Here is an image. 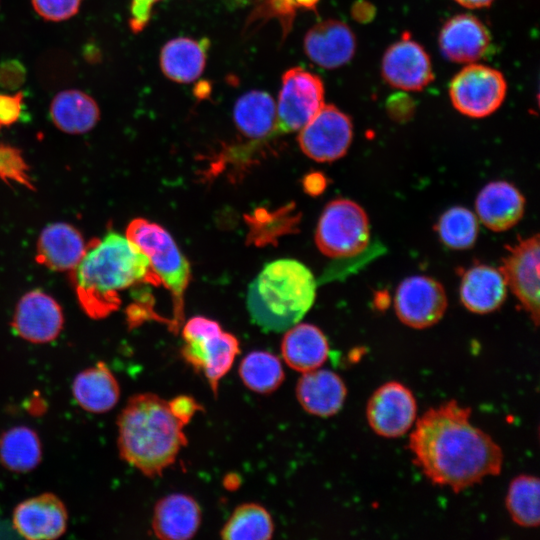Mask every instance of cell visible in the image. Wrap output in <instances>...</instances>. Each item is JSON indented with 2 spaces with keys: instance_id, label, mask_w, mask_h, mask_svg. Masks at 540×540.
Segmentation results:
<instances>
[{
  "instance_id": "obj_1",
  "label": "cell",
  "mask_w": 540,
  "mask_h": 540,
  "mask_svg": "<svg viewBox=\"0 0 540 540\" xmlns=\"http://www.w3.org/2000/svg\"><path fill=\"white\" fill-rule=\"evenodd\" d=\"M471 412L449 400L427 410L409 437L413 461L423 474L455 493L499 475L503 466L501 447L471 423Z\"/></svg>"
},
{
  "instance_id": "obj_2",
  "label": "cell",
  "mask_w": 540,
  "mask_h": 540,
  "mask_svg": "<svg viewBox=\"0 0 540 540\" xmlns=\"http://www.w3.org/2000/svg\"><path fill=\"white\" fill-rule=\"evenodd\" d=\"M78 302L92 319H102L119 308V293L133 285L161 284L147 256L126 235L108 232L93 239L70 272Z\"/></svg>"
},
{
  "instance_id": "obj_3",
  "label": "cell",
  "mask_w": 540,
  "mask_h": 540,
  "mask_svg": "<svg viewBox=\"0 0 540 540\" xmlns=\"http://www.w3.org/2000/svg\"><path fill=\"white\" fill-rule=\"evenodd\" d=\"M120 456L148 477L161 476L187 439L169 402L152 393L132 396L117 421Z\"/></svg>"
},
{
  "instance_id": "obj_4",
  "label": "cell",
  "mask_w": 540,
  "mask_h": 540,
  "mask_svg": "<svg viewBox=\"0 0 540 540\" xmlns=\"http://www.w3.org/2000/svg\"><path fill=\"white\" fill-rule=\"evenodd\" d=\"M316 286L312 272L297 260L266 264L248 288L247 308L253 322L266 331L288 330L313 305Z\"/></svg>"
},
{
  "instance_id": "obj_5",
  "label": "cell",
  "mask_w": 540,
  "mask_h": 540,
  "mask_svg": "<svg viewBox=\"0 0 540 540\" xmlns=\"http://www.w3.org/2000/svg\"><path fill=\"white\" fill-rule=\"evenodd\" d=\"M126 236L147 256L151 268L173 296L175 317H182L183 296L190 281V266L170 233L157 223L135 218Z\"/></svg>"
},
{
  "instance_id": "obj_6",
  "label": "cell",
  "mask_w": 540,
  "mask_h": 540,
  "mask_svg": "<svg viewBox=\"0 0 540 540\" xmlns=\"http://www.w3.org/2000/svg\"><path fill=\"white\" fill-rule=\"evenodd\" d=\"M184 359L202 370L216 395L219 380L230 370L239 353L237 338L221 329L218 322L202 316L188 320L183 328Z\"/></svg>"
},
{
  "instance_id": "obj_7",
  "label": "cell",
  "mask_w": 540,
  "mask_h": 540,
  "mask_svg": "<svg viewBox=\"0 0 540 540\" xmlns=\"http://www.w3.org/2000/svg\"><path fill=\"white\" fill-rule=\"evenodd\" d=\"M370 227L365 210L356 202L339 198L324 208L315 233L318 249L333 258L352 257L369 243Z\"/></svg>"
},
{
  "instance_id": "obj_8",
  "label": "cell",
  "mask_w": 540,
  "mask_h": 540,
  "mask_svg": "<svg viewBox=\"0 0 540 540\" xmlns=\"http://www.w3.org/2000/svg\"><path fill=\"white\" fill-rule=\"evenodd\" d=\"M506 90V81L501 72L485 65L470 64L454 76L449 95L460 113L482 118L500 107Z\"/></svg>"
},
{
  "instance_id": "obj_9",
  "label": "cell",
  "mask_w": 540,
  "mask_h": 540,
  "mask_svg": "<svg viewBox=\"0 0 540 540\" xmlns=\"http://www.w3.org/2000/svg\"><path fill=\"white\" fill-rule=\"evenodd\" d=\"M324 105L321 79L303 69L293 67L282 77L277 112V132L288 133L303 128Z\"/></svg>"
},
{
  "instance_id": "obj_10",
  "label": "cell",
  "mask_w": 540,
  "mask_h": 540,
  "mask_svg": "<svg viewBox=\"0 0 540 540\" xmlns=\"http://www.w3.org/2000/svg\"><path fill=\"white\" fill-rule=\"evenodd\" d=\"M301 150L318 162H331L343 157L353 136L350 117L334 105H323L317 114L300 130Z\"/></svg>"
},
{
  "instance_id": "obj_11",
  "label": "cell",
  "mask_w": 540,
  "mask_h": 540,
  "mask_svg": "<svg viewBox=\"0 0 540 540\" xmlns=\"http://www.w3.org/2000/svg\"><path fill=\"white\" fill-rule=\"evenodd\" d=\"M447 305L446 292L441 283L424 275L405 278L394 297L397 317L414 329H425L438 323Z\"/></svg>"
},
{
  "instance_id": "obj_12",
  "label": "cell",
  "mask_w": 540,
  "mask_h": 540,
  "mask_svg": "<svg viewBox=\"0 0 540 540\" xmlns=\"http://www.w3.org/2000/svg\"><path fill=\"white\" fill-rule=\"evenodd\" d=\"M416 416L417 402L413 392L397 381H389L378 387L366 406L370 428L384 438L404 435L415 423Z\"/></svg>"
},
{
  "instance_id": "obj_13",
  "label": "cell",
  "mask_w": 540,
  "mask_h": 540,
  "mask_svg": "<svg viewBox=\"0 0 540 540\" xmlns=\"http://www.w3.org/2000/svg\"><path fill=\"white\" fill-rule=\"evenodd\" d=\"M500 271L506 285L522 304L536 326L539 324V235L507 247Z\"/></svg>"
},
{
  "instance_id": "obj_14",
  "label": "cell",
  "mask_w": 540,
  "mask_h": 540,
  "mask_svg": "<svg viewBox=\"0 0 540 540\" xmlns=\"http://www.w3.org/2000/svg\"><path fill=\"white\" fill-rule=\"evenodd\" d=\"M64 324L59 303L41 290H32L19 300L13 320L14 331L23 339L43 344L55 340Z\"/></svg>"
},
{
  "instance_id": "obj_15",
  "label": "cell",
  "mask_w": 540,
  "mask_h": 540,
  "mask_svg": "<svg viewBox=\"0 0 540 540\" xmlns=\"http://www.w3.org/2000/svg\"><path fill=\"white\" fill-rule=\"evenodd\" d=\"M382 75L391 86L406 91H419L434 79L428 54L406 34L386 50Z\"/></svg>"
},
{
  "instance_id": "obj_16",
  "label": "cell",
  "mask_w": 540,
  "mask_h": 540,
  "mask_svg": "<svg viewBox=\"0 0 540 540\" xmlns=\"http://www.w3.org/2000/svg\"><path fill=\"white\" fill-rule=\"evenodd\" d=\"M64 503L52 493H43L19 503L13 511L15 530L31 540L59 538L67 527Z\"/></svg>"
},
{
  "instance_id": "obj_17",
  "label": "cell",
  "mask_w": 540,
  "mask_h": 540,
  "mask_svg": "<svg viewBox=\"0 0 540 540\" xmlns=\"http://www.w3.org/2000/svg\"><path fill=\"white\" fill-rule=\"evenodd\" d=\"M490 33L475 16L460 14L450 18L439 34L443 56L457 63H471L482 58L490 47Z\"/></svg>"
},
{
  "instance_id": "obj_18",
  "label": "cell",
  "mask_w": 540,
  "mask_h": 540,
  "mask_svg": "<svg viewBox=\"0 0 540 540\" xmlns=\"http://www.w3.org/2000/svg\"><path fill=\"white\" fill-rule=\"evenodd\" d=\"M356 39L352 30L338 20L314 25L305 35L304 51L311 61L326 69L348 63L354 56Z\"/></svg>"
},
{
  "instance_id": "obj_19",
  "label": "cell",
  "mask_w": 540,
  "mask_h": 540,
  "mask_svg": "<svg viewBox=\"0 0 540 540\" xmlns=\"http://www.w3.org/2000/svg\"><path fill=\"white\" fill-rule=\"evenodd\" d=\"M87 244L74 226L65 222L47 225L36 245V262L53 271H72L82 259Z\"/></svg>"
},
{
  "instance_id": "obj_20",
  "label": "cell",
  "mask_w": 540,
  "mask_h": 540,
  "mask_svg": "<svg viewBox=\"0 0 540 540\" xmlns=\"http://www.w3.org/2000/svg\"><path fill=\"white\" fill-rule=\"evenodd\" d=\"M475 209L487 228L501 232L512 228L522 218L525 198L513 184L507 181H494L479 192Z\"/></svg>"
},
{
  "instance_id": "obj_21",
  "label": "cell",
  "mask_w": 540,
  "mask_h": 540,
  "mask_svg": "<svg viewBox=\"0 0 540 540\" xmlns=\"http://www.w3.org/2000/svg\"><path fill=\"white\" fill-rule=\"evenodd\" d=\"M296 395L306 412L319 417H330L342 409L347 388L338 374L317 368L303 372L296 386Z\"/></svg>"
},
{
  "instance_id": "obj_22",
  "label": "cell",
  "mask_w": 540,
  "mask_h": 540,
  "mask_svg": "<svg viewBox=\"0 0 540 540\" xmlns=\"http://www.w3.org/2000/svg\"><path fill=\"white\" fill-rule=\"evenodd\" d=\"M200 523L201 510L198 503L185 494H170L159 500L154 508L152 528L160 539H190Z\"/></svg>"
},
{
  "instance_id": "obj_23",
  "label": "cell",
  "mask_w": 540,
  "mask_h": 540,
  "mask_svg": "<svg viewBox=\"0 0 540 540\" xmlns=\"http://www.w3.org/2000/svg\"><path fill=\"white\" fill-rule=\"evenodd\" d=\"M507 295V285L500 270L484 265H474L462 276L460 299L464 307L476 314L491 313L502 306Z\"/></svg>"
},
{
  "instance_id": "obj_24",
  "label": "cell",
  "mask_w": 540,
  "mask_h": 540,
  "mask_svg": "<svg viewBox=\"0 0 540 540\" xmlns=\"http://www.w3.org/2000/svg\"><path fill=\"white\" fill-rule=\"evenodd\" d=\"M281 351L291 368L307 372L324 364L329 355V345L326 336L317 326L297 323L285 334Z\"/></svg>"
},
{
  "instance_id": "obj_25",
  "label": "cell",
  "mask_w": 540,
  "mask_h": 540,
  "mask_svg": "<svg viewBox=\"0 0 540 540\" xmlns=\"http://www.w3.org/2000/svg\"><path fill=\"white\" fill-rule=\"evenodd\" d=\"M209 47L207 39L178 37L161 49L160 67L163 74L177 83H189L203 72Z\"/></svg>"
},
{
  "instance_id": "obj_26",
  "label": "cell",
  "mask_w": 540,
  "mask_h": 540,
  "mask_svg": "<svg viewBox=\"0 0 540 540\" xmlns=\"http://www.w3.org/2000/svg\"><path fill=\"white\" fill-rule=\"evenodd\" d=\"M76 402L91 413L111 410L120 397L119 384L103 362L78 373L72 384Z\"/></svg>"
},
{
  "instance_id": "obj_27",
  "label": "cell",
  "mask_w": 540,
  "mask_h": 540,
  "mask_svg": "<svg viewBox=\"0 0 540 540\" xmlns=\"http://www.w3.org/2000/svg\"><path fill=\"white\" fill-rule=\"evenodd\" d=\"M49 112L53 124L68 134L87 133L100 119L96 101L77 89H68L56 94L51 101Z\"/></svg>"
},
{
  "instance_id": "obj_28",
  "label": "cell",
  "mask_w": 540,
  "mask_h": 540,
  "mask_svg": "<svg viewBox=\"0 0 540 540\" xmlns=\"http://www.w3.org/2000/svg\"><path fill=\"white\" fill-rule=\"evenodd\" d=\"M233 117L238 130L251 139H266L277 132L276 105L267 92L253 90L242 95Z\"/></svg>"
},
{
  "instance_id": "obj_29",
  "label": "cell",
  "mask_w": 540,
  "mask_h": 540,
  "mask_svg": "<svg viewBox=\"0 0 540 540\" xmlns=\"http://www.w3.org/2000/svg\"><path fill=\"white\" fill-rule=\"evenodd\" d=\"M41 458V442L33 429L16 426L1 435L0 461L7 469L28 472L38 466Z\"/></svg>"
},
{
  "instance_id": "obj_30",
  "label": "cell",
  "mask_w": 540,
  "mask_h": 540,
  "mask_svg": "<svg viewBox=\"0 0 540 540\" xmlns=\"http://www.w3.org/2000/svg\"><path fill=\"white\" fill-rule=\"evenodd\" d=\"M540 482L533 475H519L509 484L506 508L513 522L524 528H536L540 523Z\"/></svg>"
},
{
  "instance_id": "obj_31",
  "label": "cell",
  "mask_w": 540,
  "mask_h": 540,
  "mask_svg": "<svg viewBox=\"0 0 540 540\" xmlns=\"http://www.w3.org/2000/svg\"><path fill=\"white\" fill-rule=\"evenodd\" d=\"M274 523L269 512L256 503L239 505L220 531L223 539L267 540L272 538Z\"/></svg>"
},
{
  "instance_id": "obj_32",
  "label": "cell",
  "mask_w": 540,
  "mask_h": 540,
  "mask_svg": "<svg viewBox=\"0 0 540 540\" xmlns=\"http://www.w3.org/2000/svg\"><path fill=\"white\" fill-rule=\"evenodd\" d=\"M239 375L246 387L262 394L276 390L284 380L280 360L266 351L246 355L240 363Z\"/></svg>"
},
{
  "instance_id": "obj_33",
  "label": "cell",
  "mask_w": 540,
  "mask_h": 540,
  "mask_svg": "<svg viewBox=\"0 0 540 540\" xmlns=\"http://www.w3.org/2000/svg\"><path fill=\"white\" fill-rule=\"evenodd\" d=\"M436 231L449 248L464 250L472 247L478 236V220L473 212L461 206L445 211L438 220Z\"/></svg>"
},
{
  "instance_id": "obj_34",
  "label": "cell",
  "mask_w": 540,
  "mask_h": 540,
  "mask_svg": "<svg viewBox=\"0 0 540 540\" xmlns=\"http://www.w3.org/2000/svg\"><path fill=\"white\" fill-rule=\"evenodd\" d=\"M0 179L24 187L31 186L29 167L19 149L0 144Z\"/></svg>"
},
{
  "instance_id": "obj_35",
  "label": "cell",
  "mask_w": 540,
  "mask_h": 540,
  "mask_svg": "<svg viewBox=\"0 0 540 540\" xmlns=\"http://www.w3.org/2000/svg\"><path fill=\"white\" fill-rule=\"evenodd\" d=\"M259 2L249 20L275 17L280 21L283 33L286 35L291 28L297 7L294 0H260Z\"/></svg>"
},
{
  "instance_id": "obj_36",
  "label": "cell",
  "mask_w": 540,
  "mask_h": 540,
  "mask_svg": "<svg viewBox=\"0 0 540 540\" xmlns=\"http://www.w3.org/2000/svg\"><path fill=\"white\" fill-rule=\"evenodd\" d=\"M82 0H31L36 13L53 22L67 20L79 10Z\"/></svg>"
},
{
  "instance_id": "obj_37",
  "label": "cell",
  "mask_w": 540,
  "mask_h": 540,
  "mask_svg": "<svg viewBox=\"0 0 540 540\" xmlns=\"http://www.w3.org/2000/svg\"><path fill=\"white\" fill-rule=\"evenodd\" d=\"M23 93L16 94H0V129L9 127L16 123L20 118Z\"/></svg>"
},
{
  "instance_id": "obj_38",
  "label": "cell",
  "mask_w": 540,
  "mask_h": 540,
  "mask_svg": "<svg viewBox=\"0 0 540 540\" xmlns=\"http://www.w3.org/2000/svg\"><path fill=\"white\" fill-rule=\"evenodd\" d=\"M26 78V70L18 60H5L0 63V86L12 90L19 88Z\"/></svg>"
},
{
  "instance_id": "obj_39",
  "label": "cell",
  "mask_w": 540,
  "mask_h": 540,
  "mask_svg": "<svg viewBox=\"0 0 540 540\" xmlns=\"http://www.w3.org/2000/svg\"><path fill=\"white\" fill-rule=\"evenodd\" d=\"M160 0H131L129 27L134 33L141 32L151 19L153 5Z\"/></svg>"
},
{
  "instance_id": "obj_40",
  "label": "cell",
  "mask_w": 540,
  "mask_h": 540,
  "mask_svg": "<svg viewBox=\"0 0 540 540\" xmlns=\"http://www.w3.org/2000/svg\"><path fill=\"white\" fill-rule=\"evenodd\" d=\"M387 110L397 120H406L414 111L413 99L405 93H396L387 99Z\"/></svg>"
},
{
  "instance_id": "obj_41",
  "label": "cell",
  "mask_w": 540,
  "mask_h": 540,
  "mask_svg": "<svg viewBox=\"0 0 540 540\" xmlns=\"http://www.w3.org/2000/svg\"><path fill=\"white\" fill-rule=\"evenodd\" d=\"M173 413L184 423L187 424L197 410H201L196 401L189 396H178L169 401Z\"/></svg>"
},
{
  "instance_id": "obj_42",
  "label": "cell",
  "mask_w": 540,
  "mask_h": 540,
  "mask_svg": "<svg viewBox=\"0 0 540 540\" xmlns=\"http://www.w3.org/2000/svg\"><path fill=\"white\" fill-rule=\"evenodd\" d=\"M351 15L355 21L364 24L374 19L376 9L372 3L366 0H357L352 5Z\"/></svg>"
},
{
  "instance_id": "obj_43",
  "label": "cell",
  "mask_w": 540,
  "mask_h": 540,
  "mask_svg": "<svg viewBox=\"0 0 540 540\" xmlns=\"http://www.w3.org/2000/svg\"><path fill=\"white\" fill-rule=\"evenodd\" d=\"M303 183L306 192L312 195L319 194L325 187V179L318 173L307 175Z\"/></svg>"
},
{
  "instance_id": "obj_44",
  "label": "cell",
  "mask_w": 540,
  "mask_h": 540,
  "mask_svg": "<svg viewBox=\"0 0 540 540\" xmlns=\"http://www.w3.org/2000/svg\"><path fill=\"white\" fill-rule=\"evenodd\" d=\"M460 5L475 9L490 6L494 0H455Z\"/></svg>"
},
{
  "instance_id": "obj_45",
  "label": "cell",
  "mask_w": 540,
  "mask_h": 540,
  "mask_svg": "<svg viewBox=\"0 0 540 540\" xmlns=\"http://www.w3.org/2000/svg\"><path fill=\"white\" fill-rule=\"evenodd\" d=\"M223 1L229 8H240V7L250 5L254 2H259L260 0H223Z\"/></svg>"
},
{
  "instance_id": "obj_46",
  "label": "cell",
  "mask_w": 540,
  "mask_h": 540,
  "mask_svg": "<svg viewBox=\"0 0 540 540\" xmlns=\"http://www.w3.org/2000/svg\"><path fill=\"white\" fill-rule=\"evenodd\" d=\"M297 7L316 11L319 0H294Z\"/></svg>"
}]
</instances>
